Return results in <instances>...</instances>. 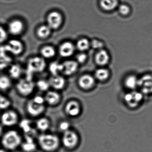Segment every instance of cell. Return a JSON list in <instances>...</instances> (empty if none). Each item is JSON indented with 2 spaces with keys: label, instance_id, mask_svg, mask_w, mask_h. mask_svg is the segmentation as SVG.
Returning a JSON list of instances; mask_svg holds the SVG:
<instances>
[{
  "label": "cell",
  "instance_id": "obj_31",
  "mask_svg": "<svg viewBox=\"0 0 152 152\" xmlns=\"http://www.w3.org/2000/svg\"><path fill=\"white\" fill-rule=\"evenodd\" d=\"M51 29L48 26H42L37 30V34L40 37L45 38L50 34Z\"/></svg>",
  "mask_w": 152,
  "mask_h": 152
},
{
  "label": "cell",
  "instance_id": "obj_37",
  "mask_svg": "<svg viewBox=\"0 0 152 152\" xmlns=\"http://www.w3.org/2000/svg\"><path fill=\"white\" fill-rule=\"evenodd\" d=\"M69 127H70V124L67 121H63L59 125L60 129L64 133L69 130Z\"/></svg>",
  "mask_w": 152,
  "mask_h": 152
},
{
  "label": "cell",
  "instance_id": "obj_41",
  "mask_svg": "<svg viewBox=\"0 0 152 152\" xmlns=\"http://www.w3.org/2000/svg\"><path fill=\"white\" fill-rule=\"evenodd\" d=\"M4 133V132L3 126L0 124V138L2 136Z\"/></svg>",
  "mask_w": 152,
  "mask_h": 152
},
{
  "label": "cell",
  "instance_id": "obj_25",
  "mask_svg": "<svg viewBox=\"0 0 152 152\" xmlns=\"http://www.w3.org/2000/svg\"><path fill=\"white\" fill-rule=\"evenodd\" d=\"M118 4V0H101L100 4L104 10L111 11L115 9Z\"/></svg>",
  "mask_w": 152,
  "mask_h": 152
},
{
  "label": "cell",
  "instance_id": "obj_26",
  "mask_svg": "<svg viewBox=\"0 0 152 152\" xmlns=\"http://www.w3.org/2000/svg\"><path fill=\"white\" fill-rule=\"evenodd\" d=\"M12 105L11 100L5 95L0 96V110L4 111L10 109Z\"/></svg>",
  "mask_w": 152,
  "mask_h": 152
},
{
  "label": "cell",
  "instance_id": "obj_7",
  "mask_svg": "<svg viewBox=\"0 0 152 152\" xmlns=\"http://www.w3.org/2000/svg\"><path fill=\"white\" fill-rule=\"evenodd\" d=\"M35 87L32 79L27 78L20 79L16 84V88L19 94L22 96H27L33 93Z\"/></svg>",
  "mask_w": 152,
  "mask_h": 152
},
{
  "label": "cell",
  "instance_id": "obj_3",
  "mask_svg": "<svg viewBox=\"0 0 152 152\" xmlns=\"http://www.w3.org/2000/svg\"><path fill=\"white\" fill-rule=\"evenodd\" d=\"M45 66L46 63L42 58L38 57L31 58L28 62L26 78L32 79L34 73L42 72L45 68Z\"/></svg>",
  "mask_w": 152,
  "mask_h": 152
},
{
  "label": "cell",
  "instance_id": "obj_28",
  "mask_svg": "<svg viewBox=\"0 0 152 152\" xmlns=\"http://www.w3.org/2000/svg\"><path fill=\"white\" fill-rule=\"evenodd\" d=\"M49 120L45 118H42L37 120L36 123L37 127L42 131H46L50 127Z\"/></svg>",
  "mask_w": 152,
  "mask_h": 152
},
{
  "label": "cell",
  "instance_id": "obj_32",
  "mask_svg": "<svg viewBox=\"0 0 152 152\" xmlns=\"http://www.w3.org/2000/svg\"><path fill=\"white\" fill-rule=\"evenodd\" d=\"M77 46L80 51H85L88 49L90 46V43L86 38H82L78 41Z\"/></svg>",
  "mask_w": 152,
  "mask_h": 152
},
{
  "label": "cell",
  "instance_id": "obj_15",
  "mask_svg": "<svg viewBox=\"0 0 152 152\" xmlns=\"http://www.w3.org/2000/svg\"><path fill=\"white\" fill-rule=\"evenodd\" d=\"M8 76L12 79H19L22 75V68L18 63H12L8 68Z\"/></svg>",
  "mask_w": 152,
  "mask_h": 152
},
{
  "label": "cell",
  "instance_id": "obj_4",
  "mask_svg": "<svg viewBox=\"0 0 152 152\" xmlns=\"http://www.w3.org/2000/svg\"><path fill=\"white\" fill-rule=\"evenodd\" d=\"M19 122V117L14 110L9 109L3 111L0 116V124L3 127L11 128L18 125Z\"/></svg>",
  "mask_w": 152,
  "mask_h": 152
},
{
  "label": "cell",
  "instance_id": "obj_36",
  "mask_svg": "<svg viewBox=\"0 0 152 152\" xmlns=\"http://www.w3.org/2000/svg\"><path fill=\"white\" fill-rule=\"evenodd\" d=\"M119 11L122 15H127L130 13V8L126 4H121L119 6Z\"/></svg>",
  "mask_w": 152,
  "mask_h": 152
},
{
  "label": "cell",
  "instance_id": "obj_34",
  "mask_svg": "<svg viewBox=\"0 0 152 152\" xmlns=\"http://www.w3.org/2000/svg\"><path fill=\"white\" fill-rule=\"evenodd\" d=\"M20 126L21 129L24 131V133H29L31 131V126L29 120H22L20 124Z\"/></svg>",
  "mask_w": 152,
  "mask_h": 152
},
{
  "label": "cell",
  "instance_id": "obj_24",
  "mask_svg": "<svg viewBox=\"0 0 152 152\" xmlns=\"http://www.w3.org/2000/svg\"><path fill=\"white\" fill-rule=\"evenodd\" d=\"M45 100L49 104L55 105L59 101L60 96L56 92L50 91L46 94L45 97Z\"/></svg>",
  "mask_w": 152,
  "mask_h": 152
},
{
  "label": "cell",
  "instance_id": "obj_39",
  "mask_svg": "<svg viewBox=\"0 0 152 152\" xmlns=\"http://www.w3.org/2000/svg\"><path fill=\"white\" fill-rule=\"evenodd\" d=\"M32 100L34 102L39 104H41V105H44V104L45 101V98H44L42 96H40V95H37V96H35Z\"/></svg>",
  "mask_w": 152,
  "mask_h": 152
},
{
  "label": "cell",
  "instance_id": "obj_12",
  "mask_svg": "<svg viewBox=\"0 0 152 152\" xmlns=\"http://www.w3.org/2000/svg\"><path fill=\"white\" fill-rule=\"evenodd\" d=\"M47 21L48 26L51 29H56L61 25L62 21V16L60 13L57 12H52L48 15Z\"/></svg>",
  "mask_w": 152,
  "mask_h": 152
},
{
  "label": "cell",
  "instance_id": "obj_19",
  "mask_svg": "<svg viewBox=\"0 0 152 152\" xmlns=\"http://www.w3.org/2000/svg\"><path fill=\"white\" fill-rule=\"evenodd\" d=\"M50 86L57 90H60L65 87L66 81L63 77L59 75L53 76L49 81Z\"/></svg>",
  "mask_w": 152,
  "mask_h": 152
},
{
  "label": "cell",
  "instance_id": "obj_22",
  "mask_svg": "<svg viewBox=\"0 0 152 152\" xmlns=\"http://www.w3.org/2000/svg\"><path fill=\"white\" fill-rule=\"evenodd\" d=\"M20 147L24 152H33L36 149V145L33 138L29 136L26 137V140L25 142H22Z\"/></svg>",
  "mask_w": 152,
  "mask_h": 152
},
{
  "label": "cell",
  "instance_id": "obj_16",
  "mask_svg": "<svg viewBox=\"0 0 152 152\" xmlns=\"http://www.w3.org/2000/svg\"><path fill=\"white\" fill-rule=\"evenodd\" d=\"M138 79L139 78L135 75H128L124 79V85L130 91L136 90L138 88Z\"/></svg>",
  "mask_w": 152,
  "mask_h": 152
},
{
  "label": "cell",
  "instance_id": "obj_11",
  "mask_svg": "<svg viewBox=\"0 0 152 152\" xmlns=\"http://www.w3.org/2000/svg\"><path fill=\"white\" fill-rule=\"evenodd\" d=\"M44 109V105L36 103L32 100L28 101L26 104L27 111L29 115L34 117L39 116Z\"/></svg>",
  "mask_w": 152,
  "mask_h": 152
},
{
  "label": "cell",
  "instance_id": "obj_30",
  "mask_svg": "<svg viewBox=\"0 0 152 152\" xmlns=\"http://www.w3.org/2000/svg\"><path fill=\"white\" fill-rule=\"evenodd\" d=\"M42 55L44 57L46 58H51L55 55V49L51 46H46L42 49Z\"/></svg>",
  "mask_w": 152,
  "mask_h": 152
},
{
  "label": "cell",
  "instance_id": "obj_27",
  "mask_svg": "<svg viewBox=\"0 0 152 152\" xmlns=\"http://www.w3.org/2000/svg\"><path fill=\"white\" fill-rule=\"evenodd\" d=\"M110 76V72L106 69L101 68L97 70L95 73V76L96 79L100 81L106 80Z\"/></svg>",
  "mask_w": 152,
  "mask_h": 152
},
{
  "label": "cell",
  "instance_id": "obj_5",
  "mask_svg": "<svg viewBox=\"0 0 152 152\" xmlns=\"http://www.w3.org/2000/svg\"><path fill=\"white\" fill-rule=\"evenodd\" d=\"M0 49L11 56H18L21 54L23 52L24 45L20 40L13 38L8 41L3 46L0 47Z\"/></svg>",
  "mask_w": 152,
  "mask_h": 152
},
{
  "label": "cell",
  "instance_id": "obj_8",
  "mask_svg": "<svg viewBox=\"0 0 152 152\" xmlns=\"http://www.w3.org/2000/svg\"><path fill=\"white\" fill-rule=\"evenodd\" d=\"M138 88L143 94H152V74L143 75L138 79Z\"/></svg>",
  "mask_w": 152,
  "mask_h": 152
},
{
  "label": "cell",
  "instance_id": "obj_9",
  "mask_svg": "<svg viewBox=\"0 0 152 152\" xmlns=\"http://www.w3.org/2000/svg\"><path fill=\"white\" fill-rule=\"evenodd\" d=\"M25 29V25L22 21L18 19H13L10 21L7 26L8 33L14 36L20 35Z\"/></svg>",
  "mask_w": 152,
  "mask_h": 152
},
{
  "label": "cell",
  "instance_id": "obj_38",
  "mask_svg": "<svg viewBox=\"0 0 152 152\" xmlns=\"http://www.w3.org/2000/svg\"><path fill=\"white\" fill-rule=\"evenodd\" d=\"M91 45H92V47L94 49H102L103 47L104 44L101 41H98L97 40H93L91 43Z\"/></svg>",
  "mask_w": 152,
  "mask_h": 152
},
{
  "label": "cell",
  "instance_id": "obj_17",
  "mask_svg": "<svg viewBox=\"0 0 152 152\" xmlns=\"http://www.w3.org/2000/svg\"><path fill=\"white\" fill-rule=\"evenodd\" d=\"M66 111L68 115L71 117H76L80 112V106L76 101H71L66 105Z\"/></svg>",
  "mask_w": 152,
  "mask_h": 152
},
{
  "label": "cell",
  "instance_id": "obj_21",
  "mask_svg": "<svg viewBox=\"0 0 152 152\" xmlns=\"http://www.w3.org/2000/svg\"><path fill=\"white\" fill-rule=\"evenodd\" d=\"M12 85V79L8 75H0V92L9 91Z\"/></svg>",
  "mask_w": 152,
  "mask_h": 152
},
{
  "label": "cell",
  "instance_id": "obj_29",
  "mask_svg": "<svg viewBox=\"0 0 152 152\" xmlns=\"http://www.w3.org/2000/svg\"><path fill=\"white\" fill-rule=\"evenodd\" d=\"M50 72L53 76L58 75L60 72H62L63 65L62 64H60L58 62H53L50 65L49 68Z\"/></svg>",
  "mask_w": 152,
  "mask_h": 152
},
{
  "label": "cell",
  "instance_id": "obj_35",
  "mask_svg": "<svg viewBox=\"0 0 152 152\" xmlns=\"http://www.w3.org/2000/svg\"><path fill=\"white\" fill-rule=\"evenodd\" d=\"M37 85L38 89L42 91H47L50 87L49 82L45 80H39L37 83Z\"/></svg>",
  "mask_w": 152,
  "mask_h": 152
},
{
  "label": "cell",
  "instance_id": "obj_6",
  "mask_svg": "<svg viewBox=\"0 0 152 152\" xmlns=\"http://www.w3.org/2000/svg\"><path fill=\"white\" fill-rule=\"evenodd\" d=\"M143 95L140 91H130L124 95V101L129 108L135 109L138 107L143 101Z\"/></svg>",
  "mask_w": 152,
  "mask_h": 152
},
{
  "label": "cell",
  "instance_id": "obj_42",
  "mask_svg": "<svg viewBox=\"0 0 152 152\" xmlns=\"http://www.w3.org/2000/svg\"><path fill=\"white\" fill-rule=\"evenodd\" d=\"M0 152H8V151L4 148H2V149H0Z\"/></svg>",
  "mask_w": 152,
  "mask_h": 152
},
{
  "label": "cell",
  "instance_id": "obj_2",
  "mask_svg": "<svg viewBox=\"0 0 152 152\" xmlns=\"http://www.w3.org/2000/svg\"><path fill=\"white\" fill-rule=\"evenodd\" d=\"M41 148L46 151H52L56 150L59 144V140L57 136L50 134L41 135L38 138Z\"/></svg>",
  "mask_w": 152,
  "mask_h": 152
},
{
  "label": "cell",
  "instance_id": "obj_1",
  "mask_svg": "<svg viewBox=\"0 0 152 152\" xmlns=\"http://www.w3.org/2000/svg\"><path fill=\"white\" fill-rule=\"evenodd\" d=\"M1 139L3 148L8 151L17 150L22 142L20 134L14 129H10L4 132Z\"/></svg>",
  "mask_w": 152,
  "mask_h": 152
},
{
  "label": "cell",
  "instance_id": "obj_20",
  "mask_svg": "<svg viewBox=\"0 0 152 152\" xmlns=\"http://www.w3.org/2000/svg\"><path fill=\"white\" fill-rule=\"evenodd\" d=\"M75 47L70 42H66L61 45L60 48V54L63 57H68L74 54Z\"/></svg>",
  "mask_w": 152,
  "mask_h": 152
},
{
  "label": "cell",
  "instance_id": "obj_13",
  "mask_svg": "<svg viewBox=\"0 0 152 152\" xmlns=\"http://www.w3.org/2000/svg\"><path fill=\"white\" fill-rule=\"evenodd\" d=\"M12 63V56L0 49V71L8 69Z\"/></svg>",
  "mask_w": 152,
  "mask_h": 152
},
{
  "label": "cell",
  "instance_id": "obj_14",
  "mask_svg": "<svg viewBox=\"0 0 152 152\" xmlns=\"http://www.w3.org/2000/svg\"><path fill=\"white\" fill-rule=\"evenodd\" d=\"M95 79L92 76L85 75L80 78L78 81L79 86L84 90H88L94 86Z\"/></svg>",
  "mask_w": 152,
  "mask_h": 152
},
{
  "label": "cell",
  "instance_id": "obj_18",
  "mask_svg": "<svg viewBox=\"0 0 152 152\" xmlns=\"http://www.w3.org/2000/svg\"><path fill=\"white\" fill-rule=\"evenodd\" d=\"M62 72L66 76H70L76 72L78 68V64L75 61L69 60L62 63Z\"/></svg>",
  "mask_w": 152,
  "mask_h": 152
},
{
  "label": "cell",
  "instance_id": "obj_23",
  "mask_svg": "<svg viewBox=\"0 0 152 152\" xmlns=\"http://www.w3.org/2000/svg\"><path fill=\"white\" fill-rule=\"evenodd\" d=\"M110 56L109 54L105 50H101L97 53L95 57V61L98 65L104 66L109 62Z\"/></svg>",
  "mask_w": 152,
  "mask_h": 152
},
{
  "label": "cell",
  "instance_id": "obj_43",
  "mask_svg": "<svg viewBox=\"0 0 152 152\" xmlns=\"http://www.w3.org/2000/svg\"><path fill=\"white\" fill-rule=\"evenodd\" d=\"M1 95H2V94H1V92H0V96H1Z\"/></svg>",
  "mask_w": 152,
  "mask_h": 152
},
{
  "label": "cell",
  "instance_id": "obj_33",
  "mask_svg": "<svg viewBox=\"0 0 152 152\" xmlns=\"http://www.w3.org/2000/svg\"><path fill=\"white\" fill-rule=\"evenodd\" d=\"M9 33L7 29L0 26V44L5 43L8 40Z\"/></svg>",
  "mask_w": 152,
  "mask_h": 152
},
{
  "label": "cell",
  "instance_id": "obj_40",
  "mask_svg": "<svg viewBox=\"0 0 152 152\" xmlns=\"http://www.w3.org/2000/svg\"><path fill=\"white\" fill-rule=\"evenodd\" d=\"M87 56L85 54L81 53L78 54L77 57V60L80 63H83L86 61Z\"/></svg>",
  "mask_w": 152,
  "mask_h": 152
},
{
  "label": "cell",
  "instance_id": "obj_10",
  "mask_svg": "<svg viewBox=\"0 0 152 152\" xmlns=\"http://www.w3.org/2000/svg\"><path fill=\"white\" fill-rule=\"evenodd\" d=\"M78 142L77 135L73 131L68 130L64 133L62 137V142L65 147L72 148L75 147Z\"/></svg>",
  "mask_w": 152,
  "mask_h": 152
}]
</instances>
